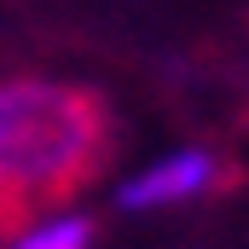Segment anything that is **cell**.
<instances>
[{"mask_svg": "<svg viewBox=\"0 0 249 249\" xmlns=\"http://www.w3.org/2000/svg\"><path fill=\"white\" fill-rule=\"evenodd\" d=\"M105 145V110L64 81H0V197L41 209L81 186Z\"/></svg>", "mask_w": 249, "mask_h": 249, "instance_id": "obj_1", "label": "cell"}, {"mask_svg": "<svg viewBox=\"0 0 249 249\" xmlns=\"http://www.w3.org/2000/svg\"><path fill=\"white\" fill-rule=\"evenodd\" d=\"M220 157L209 145H180V151H162L151 162H139L116 186V209L122 214H162V209H186L197 197L220 186Z\"/></svg>", "mask_w": 249, "mask_h": 249, "instance_id": "obj_2", "label": "cell"}, {"mask_svg": "<svg viewBox=\"0 0 249 249\" xmlns=\"http://www.w3.org/2000/svg\"><path fill=\"white\" fill-rule=\"evenodd\" d=\"M6 249H93V214L64 209V203H41L12 226Z\"/></svg>", "mask_w": 249, "mask_h": 249, "instance_id": "obj_3", "label": "cell"}]
</instances>
